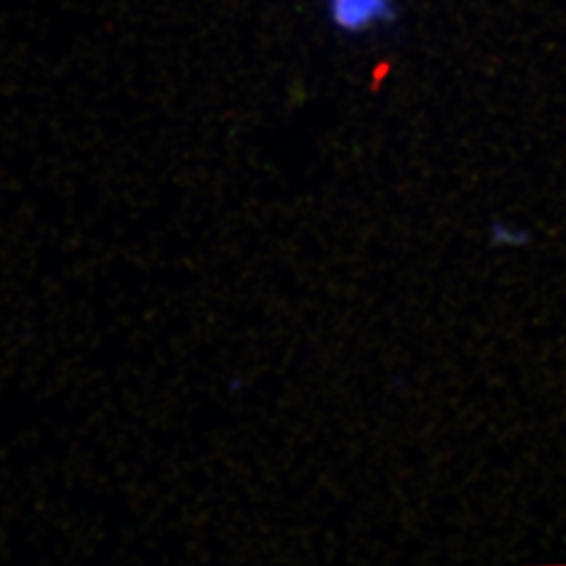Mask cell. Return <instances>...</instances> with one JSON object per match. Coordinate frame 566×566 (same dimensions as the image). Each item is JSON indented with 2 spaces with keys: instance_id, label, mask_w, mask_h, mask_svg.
I'll list each match as a JSON object with an SVG mask.
<instances>
[{
  "instance_id": "6da1fadb",
  "label": "cell",
  "mask_w": 566,
  "mask_h": 566,
  "mask_svg": "<svg viewBox=\"0 0 566 566\" xmlns=\"http://www.w3.org/2000/svg\"><path fill=\"white\" fill-rule=\"evenodd\" d=\"M327 25L346 41H367L401 20V0H319Z\"/></svg>"
}]
</instances>
